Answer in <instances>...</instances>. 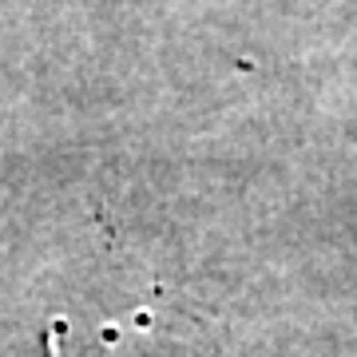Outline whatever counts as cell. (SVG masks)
Masks as SVG:
<instances>
[]
</instances>
